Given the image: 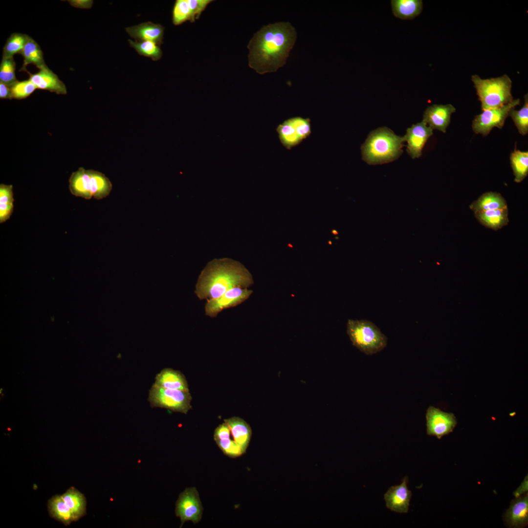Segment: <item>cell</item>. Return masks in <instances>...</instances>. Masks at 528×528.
Returning a JSON list of instances; mask_svg holds the SVG:
<instances>
[{"instance_id": "1", "label": "cell", "mask_w": 528, "mask_h": 528, "mask_svg": "<svg viewBox=\"0 0 528 528\" xmlns=\"http://www.w3.org/2000/svg\"><path fill=\"white\" fill-rule=\"evenodd\" d=\"M296 38L295 28L289 22L263 26L248 44L249 66L260 74L276 72L285 65Z\"/></svg>"}, {"instance_id": "2", "label": "cell", "mask_w": 528, "mask_h": 528, "mask_svg": "<svg viewBox=\"0 0 528 528\" xmlns=\"http://www.w3.org/2000/svg\"><path fill=\"white\" fill-rule=\"evenodd\" d=\"M252 276L240 262L231 259H215L201 272L195 293L206 301L217 298L235 287L248 288L253 284Z\"/></svg>"}, {"instance_id": "3", "label": "cell", "mask_w": 528, "mask_h": 528, "mask_svg": "<svg viewBox=\"0 0 528 528\" xmlns=\"http://www.w3.org/2000/svg\"><path fill=\"white\" fill-rule=\"evenodd\" d=\"M403 136L381 127L372 131L361 146L362 159L369 165L389 163L397 159L404 146Z\"/></svg>"}, {"instance_id": "4", "label": "cell", "mask_w": 528, "mask_h": 528, "mask_svg": "<svg viewBox=\"0 0 528 528\" xmlns=\"http://www.w3.org/2000/svg\"><path fill=\"white\" fill-rule=\"evenodd\" d=\"M112 188L109 179L101 172L80 167L69 179V189L76 197L86 199H101L109 196Z\"/></svg>"}, {"instance_id": "5", "label": "cell", "mask_w": 528, "mask_h": 528, "mask_svg": "<svg viewBox=\"0 0 528 528\" xmlns=\"http://www.w3.org/2000/svg\"><path fill=\"white\" fill-rule=\"evenodd\" d=\"M482 110L501 107L513 100L512 81L506 74L489 79H482L478 75L471 76Z\"/></svg>"}, {"instance_id": "6", "label": "cell", "mask_w": 528, "mask_h": 528, "mask_svg": "<svg viewBox=\"0 0 528 528\" xmlns=\"http://www.w3.org/2000/svg\"><path fill=\"white\" fill-rule=\"evenodd\" d=\"M347 332L352 343L361 352L372 355L387 345V338L373 323L366 320L349 319Z\"/></svg>"}, {"instance_id": "7", "label": "cell", "mask_w": 528, "mask_h": 528, "mask_svg": "<svg viewBox=\"0 0 528 528\" xmlns=\"http://www.w3.org/2000/svg\"><path fill=\"white\" fill-rule=\"evenodd\" d=\"M152 408H162L186 414L191 409L189 391L165 389L154 384L149 391L148 399Z\"/></svg>"}, {"instance_id": "8", "label": "cell", "mask_w": 528, "mask_h": 528, "mask_svg": "<svg viewBox=\"0 0 528 528\" xmlns=\"http://www.w3.org/2000/svg\"><path fill=\"white\" fill-rule=\"evenodd\" d=\"M520 103L519 99H513L512 102L501 107L483 110L472 121L473 132L486 136L495 127L502 129L511 110L519 105Z\"/></svg>"}, {"instance_id": "9", "label": "cell", "mask_w": 528, "mask_h": 528, "mask_svg": "<svg viewBox=\"0 0 528 528\" xmlns=\"http://www.w3.org/2000/svg\"><path fill=\"white\" fill-rule=\"evenodd\" d=\"M203 507L197 489L186 488L179 495L176 503L175 513L180 519V528L186 521L198 523L202 517Z\"/></svg>"}, {"instance_id": "10", "label": "cell", "mask_w": 528, "mask_h": 528, "mask_svg": "<svg viewBox=\"0 0 528 528\" xmlns=\"http://www.w3.org/2000/svg\"><path fill=\"white\" fill-rule=\"evenodd\" d=\"M253 291L247 288L235 287L220 297L206 301L204 310L205 315L216 317L222 310L236 307L246 301L252 294Z\"/></svg>"}, {"instance_id": "11", "label": "cell", "mask_w": 528, "mask_h": 528, "mask_svg": "<svg viewBox=\"0 0 528 528\" xmlns=\"http://www.w3.org/2000/svg\"><path fill=\"white\" fill-rule=\"evenodd\" d=\"M427 434L440 439L452 432L457 424L453 413H448L433 406L428 408L426 414Z\"/></svg>"}, {"instance_id": "12", "label": "cell", "mask_w": 528, "mask_h": 528, "mask_svg": "<svg viewBox=\"0 0 528 528\" xmlns=\"http://www.w3.org/2000/svg\"><path fill=\"white\" fill-rule=\"evenodd\" d=\"M212 0H176L172 11V22L179 25L189 21L191 22L199 19Z\"/></svg>"}, {"instance_id": "13", "label": "cell", "mask_w": 528, "mask_h": 528, "mask_svg": "<svg viewBox=\"0 0 528 528\" xmlns=\"http://www.w3.org/2000/svg\"><path fill=\"white\" fill-rule=\"evenodd\" d=\"M433 134V130L423 121L407 129L403 137L407 142L406 151L413 159L421 156L424 146Z\"/></svg>"}, {"instance_id": "14", "label": "cell", "mask_w": 528, "mask_h": 528, "mask_svg": "<svg viewBox=\"0 0 528 528\" xmlns=\"http://www.w3.org/2000/svg\"><path fill=\"white\" fill-rule=\"evenodd\" d=\"M408 482V478L405 477L400 484L391 486L385 493L384 498L388 509L398 513L408 512L412 497L407 486Z\"/></svg>"}, {"instance_id": "15", "label": "cell", "mask_w": 528, "mask_h": 528, "mask_svg": "<svg viewBox=\"0 0 528 528\" xmlns=\"http://www.w3.org/2000/svg\"><path fill=\"white\" fill-rule=\"evenodd\" d=\"M455 111V108L450 104H434L426 108L422 121L433 130H438L445 133L450 124L451 116Z\"/></svg>"}, {"instance_id": "16", "label": "cell", "mask_w": 528, "mask_h": 528, "mask_svg": "<svg viewBox=\"0 0 528 528\" xmlns=\"http://www.w3.org/2000/svg\"><path fill=\"white\" fill-rule=\"evenodd\" d=\"M27 73L29 76V79L37 89L48 90L57 94L67 93L65 84L47 66L40 69L36 73L32 74L29 71Z\"/></svg>"}, {"instance_id": "17", "label": "cell", "mask_w": 528, "mask_h": 528, "mask_svg": "<svg viewBox=\"0 0 528 528\" xmlns=\"http://www.w3.org/2000/svg\"><path fill=\"white\" fill-rule=\"evenodd\" d=\"M507 526L511 528H523L528 523V495L516 497L504 516Z\"/></svg>"}, {"instance_id": "18", "label": "cell", "mask_w": 528, "mask_h": 528, "mask_svg": "<svg viewBox=\"0 0 528 528\" xmlns=\"http://www.w3.org/2000/svg\"><path fill=\"white\" fill-rule=\"evenodd\" d=\"M125 30L132 38L137 41H152L158 45L162 43L164 27L159 24L145 22L126 27Z\"/></svg>"}, {"instance_id": "19", "label": "cell", "mask_w": 528, "mask_h": 528, "mask_svg": "<svg viewBox=\"0 0 528 528\" xmlns=\"http://www.w3.org/2000/svg\"><path fill=\"white\" fill-rule=\"evenodd\" d=\"M154 384L165 389L189 391L184 375L171 368L164 369L157 374Z\"/></svg>"}, {"instance_id": "20", "label": "cell", "mask_w": 528, "mask_h": 528, "mask_svg": "<svg viewBox=\"0 0 528 528\" xmlns=\"http://www.w3.org/2000/svg\"><path fill=\"white\" fill-rule=\"evenodd\" d=\"M229 426L234 440L244 453L250 442L252 430L249 425L243 419L234 417L224 420Z\"/></svg>"}, {"instance_id": "21", "label": "cell", "mask_w": 528, "mask_h": 528, "mask_svg": "<svg viewBox=\"0 0 528 528\" xmlns=\"http://www.w3.org/2000/svg\"><path fill=\"white\" fill-rule=\"evenodd\" d=\"M474 215L482 225L495 231L502 228L509 222L507 208L475 212Z\"/></svg>"}, {"instance_id": "22", "label": "cell", "mask_w": 528, "mask_h": 528, "mask_svg": "<svg viewBox=\"0 0 528 528\" xmlns=\"http://www.w3.org/2000/svg\"><path fill=\"white\" fill-rule=\"evenodd\" d=\"M20 54L23 58V63L20 71L27 72L26 66L30 64L35 65L39 69L47 67L39 45L29 36Z\"/></svg>"}, {"instance_id": "23", "label": "cell", "mask_w": 528, "mask_h": 528, "mask_svg": "<svg viewBox=\"0 0 528 528\" xmlns=\"http://www.w3.org/2000/svg\"><path fill=\"white\" fill-rule=\"evenodd\" d=\"M470 209L475 212L495 209L507 208L506 200L497 192H488L482 194L469 205Z\"/></svg>"}, {"instance_id": "24", "label": "cell", "mask_w": 528, "mask_h": 528, "mask_svg": "<svg viewBox=\"0 0 528 528\" xmlns=\"http://www.w3.org/2000/svg\"><path fill=\"white\" fill-rule=\"evenodd\" d=\"M62 498L69 508L74 521L86 514V499L84 495L71 487L63 494Z\"/></svg>"}, {"instance_id": "25", "label": "cell", "mask_w": 528, "mask_h": 528, "mask_svg": "<svg viewBox=\"0 0 528 528\" xmlns=\"http://www.w3.org/2000/svg\"><path fill=\"white\" fill-rule=\"evenodd\" d=\"M394 16L402 20L413 19L421 13V0H392L391 1Z\"/></svg>"}, {"instance_id": "26", "label": "cell", "mask_w": 528, "mask_h": 528, "mask_svg": "<svg viewBox=\"0 0 528 528\" xmlns=\"http://www.w3.org/2000/svg\"><path fill=\"white\" fill-rule=\"evenodd\" d=\"M48 509L51 517L66 526L74 521L69 508L61 495H56L48 501Z\"/></svg>"}, {"instance_id": "27", "label": "cell", "mask_w": 528, "mask_h": 528, "mask_svg": "<svg viewBox=\"0 0 528 528\" xmlns=\"http://www.w3.org/2000/svg\"><path fill=\"white\" fill-rule=\"evenodd\" d=\"M510 161L514 176V181L520 183L528 175V152L521 151L515 149L510 155Z\"/></svg>"}, {"instance_id": "28", "label": "cell", "mask_w": 528, "mask_h": 528, "mask_svg": "<svg viewBox=\"0 0 528 528\" xmlns=\"http://www.w3.org/2000/svg\"><path fill=\"white\" fill-rule=\"evenodd\" d=\"M280 141L287 149L290 150L299 144L302 141L299 138L291 118L285 120L276 129Z\"/></svg>"}, {"instance_id": "29", "label": "cell", "mask_w": 528, "mask_h": 528, "mask_svg": "<svg viewBox=\"0 0 528 528\" xmlns=\"http://www.w3.org/2000/svg\"><path fill=\"white\" fill-rule=\"evenodd\" d=\"M14 201L12 185H0V222L8 220L14 209Z\"/></svg>"}, {"instance_id": "30", "label": "cell", "mask_w": 528, "mask_h": 528, "mask_svg": "<svg viewBox=\"0 0 528 528\" xmlns=\"http://www.w3.org/2000/svg\"><path fill=\"white\" fill-rule=\"evenodd\" d=\"M131 46L133 47L137 53L144 56L149 57L153 61L159 60L162 52L158 45L155 43L149 41H133L128 40Z\"/></svg>"}, {"instance_id": "31", "label": "cell", "mask_w": 528, "mask_h": 528, "mask_svg": "<svg viewBox=\"0 0 528 528\" xmlns=\"http://www.w3.org/2000/svg\"><path fill=\"white\" fill-rule=\"evenodd\" d=\"M28 36L19 33H13L7 39L3 48L2 57L10 58L20 54L27 40Z\"/></svg>"}, {"instance_id": "32", "label": "cell", "mask_w": 528, "mask_h": 528, "mask_svg": "<svg viewBox=\"0 0 528 528\" xmlns=\"http://www.w3.org/2000/svg\"><path fill=\"white\" fill-rule=\"evenodd\" d=\"M524 100V104L520 110H517L513 108L509 113V115L513 121L519 132L523 135H525L528 133V94L525 95Z\"/></svg>"}, {"instance_id": "33", "label": "cell", "mask_w": 528, "mask_h": 528, "mask_svg": "<svg viewBox=\"0 0 528 528\" xmlns=\"http://www.w3.org/2000/svg\"><path fill=\"white\" fill-rule=\"evenodd\" d=\"M15 69L16 63L13 57H2L0 65V81L11 87L18 81Z\"/></svg>"}, {"instance_id": "34", "label": "cell", "mask_w": 528, "mask_h": 528, "mask_svg": "<svg viewBox=\"0 0 528 528\" xmlns=\"http://www.w3.org/2000/svg\"><path fill=\"white\" fill-rule=\"evenodd\" d=\"M13 99L22 100L29 97L37 89L29 80L18 81L11 87Z\"/></svg>"}, {"instance_id": "35", "label": "cell", "mask_w": 528, "mask_h": 528, "mask_svg": "<svg viewBox=\"0 0 528 528\" xmlns=\"http://www.w3.org/2000/svg\"><path fill=\"white\" fill-rule=\"evenodd\" d=\"M215 441L222 452L230 458H237L244 454L235 440L230 437L215 440Z\"/></svg>"}, {"instance_id": "36", "label": "cell", "mask_w": 528, "mask_h": 528, "mask_svg": "<svg viewBox=\"0 0 528 528\" xmlns=\"http://www.w3.org/2000/svg\"><path fill=\"white\" fill-rule=\"evenodd\" d=\"M290 118L298 136L302 141L310 135L311 131L309 118H304L300 116Z\"/></svg>"}, {"instance_id": "37", "label": "cell", "mask_w": 528, "mask_h": 528, "mask_svg": "<svg viewBox=\"0 0 528 528\" xmlns=\"http://www.w3.org/2000/svg\"><path fill=\"white\" fill-rule=\"evenodd\" d=\"M230 434L231 431L229 426L225 422H224L220 424L215 430L214 439L215 440L229 438Z\"/></svg>"}, {"instance_id": "38", "label": "cell", "mask_w": 528, "mask_h": 528, "mask_svg": "<svg viewBox=\"0 0 528 528\" xmlns=\"http://www.w3.org/2000/svg\"><path fill=\"white\" fill-rule=\"evenodd\" d=\"M67 1L73 7L81 9H90L92 6V0H69Z\"/></svg>"}, {"instance_id": "39", "label": "cell", "mask_w": 528, "mask_h": 528, "mask_svg": "<svg viewBox=\"0 0 528 528\" xmlns=\"http://www.w3.org/2000/svg\"><path fill=\"white\" fill-rule=\"evenodd\" d=\"M0 98L5 99H12V94L11 87L6 84L0 81Z\"/></svg>"}, {"instance_id": "40", "label": "cell", "mask_w": 528, "mask_h": 528, "mask_svg": "<svg viewBox=\"0 0 528 528\" xmlns=\"http://www.w3.org/2000/svg\"><path fill=\"white\" fill-rule=\"evenodd\" d=\"M528 490V478L527 476L521 484V485L514 493V495L516 497L520 496L522 494Z\"/></svg>"}, {"instance_id": "41", "label": "cell", "mask_w": 528, "mask_h": 528, "mask_svg": "<svg viewBox=\"0 0 528 528\" xmlns=\"http://www.w3.org/2000/svg\"><path fill=\"white\" fill-rule=\"evenodd\" d=\"M331 232H332V233L333 234H334V235H337V234H338V232H337V231L336 230H332Z\"/></svg>"}]
</instances>
